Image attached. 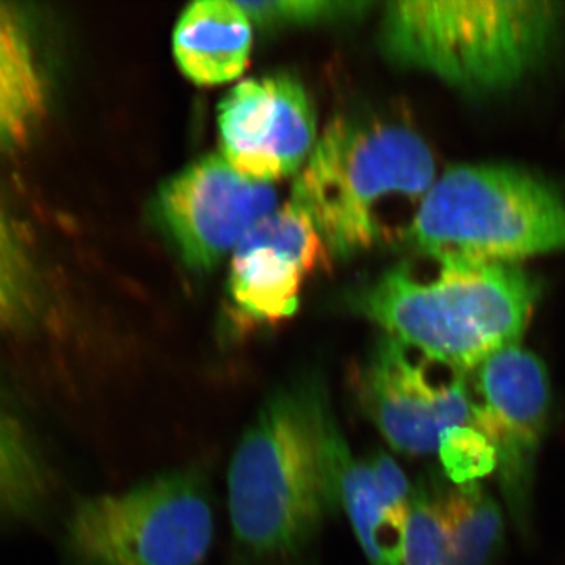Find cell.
<instances>
[{
  "label": "cell",
  "instance_id": "6da1fadb",
  "mask_svg": "<svg viewBox=\"0 0 565 565\" xmlns=\"http://www.w3.org/2000/svg\"><path fill=\"white\" fill-rule=\"evenodd\" d=\"M348 441L329 390L316 377L267 394L234 449L228 509L248 559L296 555L340 505Z\"/></svg>",
  "mask_w": 565,
  "mask_h": 565
},
{
  "label": "cell",
  "instance_id": "7a4b0ae2",
  "mask_svg": "<svg viewBox=\"0 0 565 565\" xmlns=\"http://www.w3.org/2000/svg\"><path fill=\"white\" fill-rule=\"evenodd\" d=\"M539 286L516 264H445L433 277L401 266L360 297V311L386 337L471 374L494 352L520 344Z\"/></svg>",
  "mask_w": 565,
  "mask_h": 565
},
{
  "label": "cell",
  "instance_id": "3957f363",
  "mask_svg": "<svg viewBox=\"0 0 565 565\" xmlns=\"http://www.w3.org/2000/svg\"><path fill=\"white\" fill-rule=\"evenodd\" d=\"M435 181L433 152L405 126L334 118L294 182L292 202L330 253L352 256L384 239L390 204L422 202Z\"/></svg>",
  "mask_w": 565,
  "mask_h": 565
},
{
  "label": "cell",
  "instance_id": "277c9868",
  "mask_svg": "<svg viewBox=\"0 0 565 565\" xmlns=\"http://www.w3.org/2000/svg\"><path fill=\"white\" fill-rule=\"evenodd\" d=\"M563 18L556 2H394L382 36L393 61L486 96L514 87L541 63Z\"/></svg>",
  "mask_w": 565,
  "mask_h": 565
},
{
  "label": "cell",
  "instance_id": "5b68a950",
  "mask_svg": "<svg viewBox=\"0 0 565 565\" xmlns=\"http://www.w3.org/2000/svg\"><path fill=\"white\" fill-rule=\"evenodd\" d=\"M405 234L438 266H519L565 250V195L516 167H451L423 196Z\"/></svg>",
  "mask_w": 565,
  "mask_h": 565
},
{
  "label": "cell",
  "instance_id": "8992f818",
  "mask_svg": "<svg viewBox=\"0 0 565 565\" xmlns=\"http://www.w3.org/2000/svg\"><path fill=\"white\" fill-rule=\"evenodd\" d=\"M214 534L210 481L192 467L87 498L68 523L81 565H203Z\"/></svg>",
  "mask_w": 565,
  "mask_h": 565
},
{
  "label": "cell",
  "instance_id": "52a82bcc",
  "mask_svg": "<svg viewBox=\"0 0 565 565\" xmlns=\"http://www.w3.org/2000/svg\"><path fill=\"white\" fill-rule=\"evenodd\" d=\"M468 375L385 337L353 371L352 392L396 451L429 456L446 434L476 427Z\"/></svg>",
  "mask_w": 565,
  "mask_h": 565
},
{
  "label": "cell",
  "instance_id": "ba28073f",
  "mask_svg": "<svg viewBox=\"0 0 565 565\" xmlns=\"http://www.w3.org/2000/svg\"><path fill=\"white\" fill-rule=\"evenodd\" d=\"M468 379L476 427L492 445L505 508L519 527H526L535 460L552 411L545 364L514 344L494 352Z\"/></svg>",
  "mask_w": 565,
  "mask_h": 565
},
{
  "label": "cell",
  "instance_id": "9c48e42d",
  "mask_svg": "<svg viewBox=\"0 0 565 565\" xmlns=\"http://www.w3.org/2000/svg\"><path fill=\"white\" fill-rule=\"evenodd\" d=\"M277 203L274 184L250 180L222 154H210L162 185L156 212L188 266L210 270Z\"/></svg>",
  "mask_w": 565,
  "mask_h": 565
},
{
  "label": "cell",
  "instance_id": "30bf717a",
  "mask_svg": "<svg viewBox=\"0 0 565 565\" xmlns=\"http://www.w3.org/2000/svg\"><path fill=\"white\" fill-rule=\"evenodd\" d=\"M217 122L223 158L270 184L299 172L318 141L310 98L288 76L241 82L218 106Z\"/></svg>",
  "mask_w": 565,
  "mask_h": 565
},
{
  "label": "cell",
  "instance_id": "8fae6325",
  "mask_svg": "<svg viewBox=\"0 0 565 565\" xmlns=\"http://www.w3.org/2000/svg\"><path fill=\"white\" fill-rule=\"evenodd\" d=\"M329 248L292 200L264 217L233 250L230 294L241 313L262 323L296 313L305 280L327 264Z\"/></svg>",
  "mask_w": 565,
  "mask_h": 565
},
{
  "label": "cell",
  "instance_id": "7c38bea8",
  "mask_svg": "<svg viewBox=\"0 0 565 565\" xmlns=\"http://www.w3.org/2000/svg\"><path fill=\"white\" fill-rule=\"evenodd\" d=\"M51 99L50 65L35 17L20 3L0 2V154L35 137Z\"/></svg>",
  "mask_w": 565,
  "mask_h": 565
},
{
  "label": "cell",
  "instance_id": "4fadbf2b",
  "mask_svg": "<svg viewBox=\"0 0 565 565\" xmlns=\"http://www.w3.org/2000/svg\"><path fill=\"white\" fill-rule=\"evenodd\" d=\"M412 494L404 471L384 452L366 460L355 459L352 452L345 457L340 505L371 565H403Z\"/></svg>",
  "mask_w": 565,
  "mask_h": 565
},
{
  "label": "cell",
  "instance_id": "5bb4252c",
  "mask_svg": "<svg viewBox=\"0 0 565 565\" xmlns=\"http://www.w3.org/2000/svg\"><path fill=\"white\" fill-rule=\"evenodd\" d=\"M253 25L239 2L200 0L181 14L173 52L185 77L218 85L243 76L250 61Z\"/></svg>",
  "mask_w": 565,
  "mask_h": 565
},
{
  "label": "cell",
  "instance_id": "9a60e30c",
  "mask_svg": "<svg viewBox=\"0 0 565 565\" xmlns=\"http://www.w3.org/2000/svg\"><path fill=\"white\" fill-rule=\"evenodd\" d=\"M44 307V282L31 243L0 199V334L35 326Z\"/></svg>",
  "mask_w": 565,
  "mask_h": 565
},
{
  "label": "cell",
  "instance_id": "2e32d148",
  "mask_svg": "<svg viewBox=\"0 0 565 565\" xmlns=\"http://www.w3.org/2000/svg\"><path fill=\"white\" fill-rule=\"evenodd\" d=\"M448 525L444 565H492L503 542V512L478 481L457 484L441 497Z\"/></svg>",
  "mask_w": 565,
  "mask_h": 565
},
{
  "label": "cell",
  "instance_id": "e0dca14e",
  "mask_svg": "<svg viewBox=\"0 0 565 565\" xmlns=\"http://www.w3.org/2000/svg\"><path fill=\"white\" fill-rule=\"evenodd\" d=\"M50 490V468L36 441L0 397V514L32 511Z\"/></svg>",
  "mask_w": 565,
  "mask_h": 565
},
{
  "label": "cell",
  "instance_id": "ac0fdd59",
  "mask_svg": "<svg viewBox=\"0 0 565 565\" xmlns=\"http://www.w3.org/2000/svg\"><path fill=\"white\" fill-rule=\"evenodd\" d=\"M448 525L440 494L414 490L405 527L403 565H444Z\"/></svg>",
  "mask_w": 565,
  "mask_h": 565
},
{
  "label": "cell",
  "instance_id": "d6986e66",
  "mask_svg": "<svg viewBox=\"0 0 565 565\" xmlns=\"http://www.w3.org/2000/svg\"><path fill=\"white\" fill-rule=\"evenodd\" d=\"M438 456L457 484L484 478L497 468L492 445L476 427H460L446 434Z\"/></svg>",
  "mask_w": 565,
  "mask_h": 565
},
{
  "label": "cell",
  "instance_id": "ffe728a7",
  "mask_svg": "<svg viewBox=\"0 0 565 565\" xmlns=\"http://www.w3.org/2000/svg\"><path fill=\"white\" fill-rule=\"evenodd\" d=\"M250 20L266 24H286V22H313L340 17L363 7V3L319 2V0H299V2H239Z\"/></svg>",
  "mask_w": 565,
  "mask_h": 565
}]
</instances>
